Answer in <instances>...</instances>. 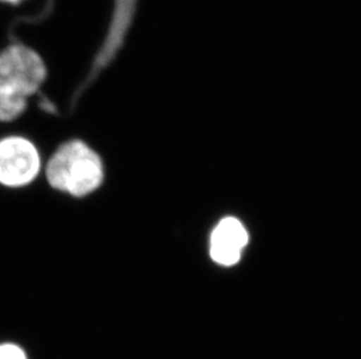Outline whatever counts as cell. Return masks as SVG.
Instances as JSON below:
<instances>
[{
	"label": "cell",
	"mask_w": 361,
	"mask_h": 359,
	"mask_svg": "<svg viewBox=\"0 0 361 359\" xmlns=\"http://www.w3.org/2000/svg\"><path fill=\"white\" fill-rule=\"evenodd\" d=\"M46 77L44 60L26 44H11L0 51V122L20 117Z\"/></svg>",
	"instance_id": "obj_1"
},
{
	"label": "cell",
	"mask_w": 361,
	"mask_h": 359,
	"mask_svg": "<svg viewBox=\"0 0 361 359\" xmlns=\"http://www.w3.org/2000/svg\"><path fill=\"white\" fill-rule=\"evenodd\" d=\"M46 179L59 191L74 197L87 196L102 184V159L82 140H71L62 144L48 160Z\"/></svg>",
	"instance_id": "obj_2"
},
{
	"label": "cell",
	"mask_w": 361,
	"mask_h": 359,
	"mask_svg": "<svg viewBox=\"0 0 361 359\" xmlns=\"http://www.w3.org/2000/svg\"><path fill=\"white\" fill-rule=\"evenodd\" d=\"M41 168L38 149L23 137L0 140V183L5 187H25L38 177Z\"/></svg>",
	"instance_id": "obj_3"
},
{
	"label": "cell",
	"mask_w": 361,
	"mask_h": 359,
	"mask_svg": "<svg viewBox=\"0 0 361 359\" xmlns=\"http://www.w3.org/2000/svg\"><path fill=\"white\" fill-rule=\"evenodd\" d=\"M138 1L140 0H114L115 4H114L113 15L110 19L109 28L102 46L96 55L92 72L83 84V88L80 89L79 92L76 94V99L92 83V80L111 63L117 53L120 51L133 24Z\"/></svg>",
	"instance_id": "obj_4"
},
{
	"label": "cell",
	"mask_w": 361,
	"mask_h": 359,
	"mask_svg": "<svg viewBox=\"0 0 361 359\" xmlns=\"http://www.w3.org/2000/svg\"><path fill=\"white\" fill-rule=\"evenodd\" d=\"M248 241L249 234L241 220L226 217L212 232L209 254L216 264L233 266L239 263Z\"/></svg>",
	"instance_id": "obj_5"
},
{
	"label": "cell",
	"mask_w": 361,
	"mask_h": 359,
	"mask_svg": "<svg viewBox=\"0 0 361 359\" xmlns=\"http://www.w3.org/2000/svg\"><path fill=\"white\" fill-rule=\"evenodd\" d=\"M0 359H27L24 351L13 344L0 346Z\"/></svg>",
	"instance_id": "obj_6"
},
{
	"label": "cell",
	"mask_w": 361,
	"mask_h": 359,
	"mask_svg": "<svg viewBox=\"0 0 361 359\" xmlns=\"http://www.w3.org/2000/svg\"><path fill=\"white\" fill-rule=\"evenodd\" d=\"M41 108H44V111L51 112V113H56V108H55L53 103L49 102L48 99H42L40 102Z\"/></svg>",
	"instance_id": "obj_7"
},
{
	"label": "cell",
	"mask_w": 361,
	"mask_h": 359,
	"mask_svg": "<svg viewBox=\"0 0 361 359\" xmlns=\"http://www.w3.org/2000/svg\"><path fill=\"white\" fill-rule=\"evenodd\" d=\"M0 1H4V3L18 4L23 1V0H0Z\"/></svg>",
	"instance_id": "obj_8"
}]
</instances>
